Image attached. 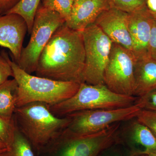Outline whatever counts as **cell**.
<instances>
[{"label": "cell", "mask_w": 156, "mask_h": 156, "mask_svg": "<svg viewBox=\"0 0 156 156\" xmlns=\"http://www.w3.org/2000/svg\"><path fill=\"white\" fill-rule=\"evenodd\" d=\"M85 57L82 32L65 23L53 34L41 53L36 74L54 80L82 83Z\"/></svg>", "instance_id": "cell-1"}, {"label": "cell", "mask_w": 156, "mask_h": 156, "mask_svg": "<svg viewBox=\"0 0 156 156\" xmlns=\"http://www.w3.org/2000/svg\"><path fill=\"white\" fill-rule=\"evenodd\" d=\"M148 56L156 59V18L154 17L149 42Z\"/></svg>", "instance_id": "cell-25"}, {"label": "cell", "mask_w": 156, "mask_h": 156, "mask_svg": "<svg viewBox=\"0 0 156 156\" xmlns=\"http://www.w3.org/2000/svg\"><path fill=\"white\" fill-rule=\"evenodd\" d=\"M74 0H44L43 6L56 11L65 19L69 17Z\"/></svg>", "instance_id": "cell-19"}, {"label": "cell", "mask_w": 156, "mask_h": 156, "mask_svg": "<svg viewBox=\"0 0 156 156\" xmlns=\"http://www.w3.org/2000/svg\"><path fill=\"white\" fill-rule=\"evenodd\" d=\"M111 7L110 0H74L66 24L73 30L83 31Z\"/></svg>", "instance_id": "cell-13"}, {"label": "cell", "mask_w": 156, "mask_h": 156, "mask_svg": "<svg viewBox=\"0 0 156 156\" xmlns=\"http://www.w3.org/2000/svg\"><path fill=\"white\" fill-rule=\"evenodd\" d=\"M141 109L136 104L123 108L74 112L67 129L76 134H88L102 131L113 124L136 118Z\"/></svg>", "instance_id": "cell-8"}, {"label": "cell", "mask_w": 156, "mask_h": 156, "mask_svg": "<svg viewBox=\"0 0 156 156\" xmlns=\"http://www.w3.org/2000/svg\"><path fill=\"white\" fill-rule=\"evenodd\" d=\"M15 128L14 120L13 122L8 123L0 117V140L8 147L11 145L14 139Z\"/></svg>", "instance_id": "cell-21"}, {"label": "cell", "mask_w": 156, "mask_h": 156, "mask_svg": "<svg viewBox=\"0 0 156 156\" xmlns=\"http://www.w3.org/2000/svg\"><path fill=\"white\" fill-rule=\"evenodd\" d=\"M9 62L13 70V77L18 85L16 108L34 102L52 106L70 98L80 88V84L77 83L32 75L21 69L10 58Z\"/></svg>", "instance_id": "cell-4"}, {"label": "cell", "mask_w": 156, "mask_h": 156, "mask_svg": "<svg viewBox=\"0 0 156 156\" xmlns=\"http://www.w3.org/2000/svg\"><path fill=\"white\" fill-rule=\"evenodd\" d=\"M135 156H147L145 155H140Z\"/></svg>", "instance_id": "cell-33"}, {"label": "cell", "mask_w": 156, "mask_h": 156, "mask_svg": "<svg viewBox=\"0 0 156 156\" xmlns=\"http://www.w3.org/2000/svg\"><path fill=\"white\" fill-rule=\"evenodd\" d=\"M135 104L141 109L156 112V88L142 96L137 97Z\"/></svg>", "instance_id": "cell-22"}, {"label": "cell", "mask_w": 156, "mask_h": 156, "mask_svg": "<svg viewBox=\"0 0 156 156\" xmlns=\"http://www.w3.org/2000/svg\"><path fill=\"white\" fill-rule=\"evenodd\" d=\"M41 0H20L7 14H17L25 20L27 32L30 34L35 17Z\"/></svg>", "instance_id": "cell-17"}, {"label": "cell", "mask_w": 156, "mask_h": 156, "mask_svg": "<svg viewBox=\"0 0 156 156\" xmlns=\"http://www.w3.org/2000/svg\"><path fill=\"white\" fill-rule=\"evenodd\" d=\"M153 15L154 17L155 18H156V14H153Z\"/></svg>", "instance_id": "cell-34"}, {"label": "cell", "mask_w": 156, "mask_h": 156, "mask_svg": "<svg viewBox=\"0 0 156 156\" xmlns=\"http://www.w3.org/2000/svg\"><path fill=\"white\" fill-rule=\"evenodd\" d=\"M134 73V96L140 97L156 88V59L150 56L136 59Z\"/></svg>", "instance_id": "cell-15"}, {"label": "cell", "mask_w": 156, "mask_h": 156, "mask_svg": "<svg viewBox=\"0 0 156 156\" xmlns=\"http://www.w3.org/2000/svg\"><path fill=\"white\" fill-rule=\"evenodd\" d=\"M112 6L128 13L146 6V0H110Z\"/></svg>", "instance_id": "cell-20"}, {"label": "cell", "mask_w": 156, "mask_h": 156, "mask_svg": "<svg viewBox=\"0 0 156 156\" xmlns=\"http://www.w3.org/2000/svg\"><path fill=\"white\" fill-rule=\"evenodd\" d=\"M117 144L104 152V156H132L128 149L126 151L124 150L116 147Z\"/></svg>", "instance_id": "cell-26"}, {"label": "cell", "mask_w": 156, "mask_h": 156, "mask_svg": "<svg viewBox=\"0 0 156 156\" xmlns=\"http://www.w3.org/2000/svg\"><path fill=\"white\" fill-rule=\"evenodd\" d=\"M7 148H6L1 149H0V155H1V154Z\"/></svg>", "instance_id": "cell-31"}, {"label": "cell", "mask_w": 156, "mask_h": 156, "mask_svg": "<svg viewBox=\"0 0 156 156\" xmlns=\"http://www.w3.org/2000/svg\"><path fill=\"white\" fill-rule=\"evenodd\" d=\"M104 156V152L102 153L101 154H100L98 155V156Z\"/></svg>", "instance_id": "cell-32"}, {"label": "cell", "mask_w": 156, "mask_h": 156, "mask_svg": "<svg viewBox=\"0 0 156 156\" xmlns=\"http://www.w3.org/2000/svg\"><path fill=\"white\" fill-rule=\"evenodd\" d=\"M14 123L30 144L35 153L58 137L70 122L68 116L55 115L47 104L34 102L16 108Z\"/></svg>", "instance_id": "cell-2"}, {"label": "cell", "mask_w": 156, "mask_h": 156, "mask_svg": "<svg viewBox=\"0 0 156 156\" xmlns=\"http://www.w3.org/2000/svg\"><path fill=\"white\" fill-rule=\"evenodd\" d=\"M82 34L86 56L83 82L90 85L105 84L104 74L113 42L95 23Z\"/></svg>", "instance_id": "cell-7"}, {"label": "cell", "mask_w": 156, "mask_h": 156, "mask_svg": "<svg viewBox=\"0 0 156 156\" xmlns=\"http://www.w3.org/2000/svg\"><path fill=\"white\" fill-rule=\"evenodd\" d=\"M66 23L65 19L56 11L44 6L37 11L28 44L23 48L17 64L28 73H35L41 53L53 34Z\"/></svg>", "instance_id": "cell-6"}, {"label": "cell", "mask_w": 156, "mask_h": 156, "mask_svg": "<svg viewBox=\"0 0 156 156\" xmlns=\"http://www.w3.org/2000/svg\"><path fill=\"white\" fill-rule=\"evenodd\" d=\"M9 55L3 51L0 54V85L9 80L10 77H13L12 67L9 62Z\"/></svg>", "instance_id": "cell-23"}, {"label": "cell", "mask_w": 156, "mask_h": 156, "mask_svg": "<svg viewBox=\"0 0 156 156\" xmlns=\"http://www.w3.org/2000/svg\"><path fill=\"white\" fill-rule=\"evenodd\" d=\"M123 143H126L127 149L132 156L146 155L156 150L155 135L147 126L136 119L131 125L129 137Z\"/></svg>", "instance_id": "cell-14"}, {"label": "cell", "mask_w": 156, "mask_h": 156, "mask_svg": "<svg viewBox=\"0 0 156 156\" xmlns=\"http://www.w3.org/2000/svg\"><path fill=\"white\" fill-rule=\"evenodd\" d=\"M27 32L26 23L19 15H0V46L9 49L16 63L20 57Z\"/></svg>", "instance_id": "cell-12"}, {"label": "cell", "mask_w": 156, "mask_h": 156, "mask_svg": "<svg viewBox=\"0 0 156 156\" xmlns=\"http://www.w3.org/2000/svg\"><path fill=\"white\" fill-rule=\"evenodd\" d=\"M127 12L112 6L98 16L94 23L113 43L132 50V42L128 27Z\"/></svg>", "instance_id": "cell-10"}, {"label": "cell", "mask_w": 156, "mask_h": 156, "mask_svg": "<svg viewBox=\"0 0 156 156\" xmlns=\"http://www.w3.org/2000/svg\"><path fill=\"white\" fill-rule=\"evenodd\" d=\"M136 119L147 126L156 136V112L141 109Z\"/></svg>", "instance_id": "cell-24"}, {"label": "cell", "mask_w": 156, "mask_h": 156, "mask_svg": "<svg viewBox=\"0 0 156 156\" xmlns=\"http://www.w3.org/2000/svg\"><path fill=\"white\" fill-rule=\"evenodd\" d=\"M148 10L153 14H156V0H146Z\"/></svg>", "instance_id": "cell-28"}, {"label": "cell", "mask_w": 156, "mask_h": 156, "mask_svg": "<svg viewBox=\"0 0 156 156\" xmlns=\"http://www.w3.org/2000/svg\"><path fill=\"white\" fill-rule=\"evenodd\" d=\"M20 0H0V15L7 14Z\"/></svg>", "instance_id": "cell-27"}, {"label": "cell", "mask_w": 156, "mask_h": 156, "mask_svg": "<svg viewBox=\"0 0 156 156\" xmlns=\"http://www.w3.org/2000/svg\"><path fill=\"white\" fill-rule=\"evenodd\" d=\"M0 156H36V154L30 144L16 126L12 143Z\"/></svg>", "instance_id": "cell-18"}, {"label": "cell", "mask_w": 156, "mask_h": 156, "mask_svg": "<svg viewBox=\"0 0 156 156\" xmlns=\"http://www.w3.org/2000/svg\"><path fill=\"white\" fill-rule=\"evenodd\" d=\"M18 85L14 79L0 85V117L8 123L14 121Z\"/></svg>", "instance_id": "cell-16"}, {"label": "cell", "mask_w": 156, "mask_h": 156, "mask_svg": "<svg viewBox=\"0 0 156 156\" xmlns=\"http://www.w3.org/2000/svg\"><path fill=\"white\" fill-rule=\"evenodd\" d=\"M128 14V27L132 42V51L136 59L149 56V42L153 15L147 6Z\"/></svg>", "instance_id": "cell-11"}, {"label": "cell", "mask_w": 156, "mask_h": 156, "mask_svg": "<svg viewBox=\"0 0 156 156\" xmlns=\"http://www.w3.org/2000/svg\"><path fill=\"white\" fill-rule=\"evenodd\" d=\"M145 155L147 156H156V150L150 152L148 153Z\"/></svg>", "instance_id": "cell-30"}, {"label": "cell", "mask_w": 156, "mask_h": 156, "mask_svg": "<svg viewBox=\"0 0 156 156\" xmlns=\"http://www.w3.org/2000/svg\"><path fill=\"white\" fill-rule=\"evenodd\" d=\"M121 122L93 134H80L67 128L55 140L35 153L36 156H97L120 144Z\"/></svg>", "instance_id": "cell-3"}, {"label": "cell", "mask_w": 156, "mask_h": 156, "mask_svg": "<svg viewBox=\"0 0 156 156\" xmlns=\"http://www.w3.org/2000/svg\"><path fill=\"white\" fill-rule=\"evenodd\" d=\"M137 98L134 96L117 94L105 84L90 85L83 83L72 97L49 107L55 115L62 117L80 111L128 107L135 104Z\"/></svg>", "instance_id": "cell-5"}, {"label": "cell", "mask_w": 156, "mask_h": 156, "mask_svg": "<svg viewBox=\"0 0 156 156\" xmlns=\"http://www.w3.org/2000/svg\"><path fill=\"white\" fill-rule=\"evenodd\" d=\"M136 59L131 50L113 43L104 74L105 85L117 94L134 96Z\"/></svg>", "instance_id": "cell-9"}, {"label": "cell", "mask_w": 156, "mask_h": 156, "mask_svg": "<svg viewBox=\"0 0 156 156\" xmlns=\"http://www.w3.org/2000/svg\"><path fill=\"white\" fill-rule=\"evenodd\" d=\"M7 147H8L5 144L0 140V149L6 148Z\"/></svg>", "instance_id": "cell-29"}]
</instances>
